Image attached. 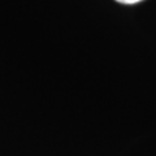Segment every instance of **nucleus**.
Here are the masks:
<instances>
[{
	"label": "nucleus",
	"instance_id": "nucleus-1",
	"mask_svg": "<svg viewBox=\"0 0 156 156\" xmlns=\"http://www.w3.org/2000/svg\"><path fill=\"white\" fill-rule=\"evenodd\" d=\"M120 3H124V4H134V3H138L140 0H117Z\"/></svg>",
	"mask_w": 156,
	"mask_h": 156
}]
</instances>
